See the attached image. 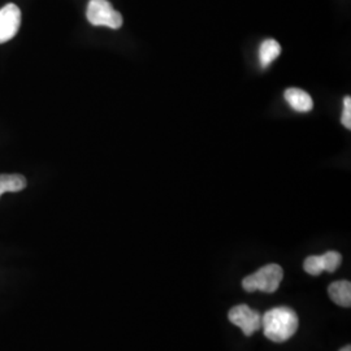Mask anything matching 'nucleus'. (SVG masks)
Wrapping results in <instances>:
<instances>
[{
  "instance_id": "obj_10",
  "label": "nucleus",
  "mask_w": 351,
  "mask_h": 351,
  "mask_svg": "<svg viewBox=\"0 0 351 351\" xmlns=\"http://www.w3.org/2000/svg\"><path fill=\"white\" fill-rule=\"evenodd\" d=\"M304 271L311 276H319L322 272H324V264L322 255H313L308 256L303 263Z\"/></svg>"
},
{
  "instance_id": "obj_7",
  "label": "nucleus",
  "mask_w": 351,
  "mask_h": 351,
  "mask_svg": "<svg viewBox=\"0 0 351 351\" xmlns=\"http://www.w3.org/2000/svg\"><path fill=\"white\" fill-rule=\"evenodd\" d=\"M328 294L330 300L339 304L341 307H350L351 306V284L350 281L341 280L332 282L328 288Z\"/></svg>"
},
{
  "instance_id": "obj_11",
  "label": "nucleus",
  "mask_w": 351,
  "mask_h": 351,
  "mask_svg": "<svg viewBox=\"0 0 351 351\" xmlns=\"http://www.w3.org/2000/svg\"><path fill=\"white\" fill-rule=\"evenodd\" d=\"M323 258V264H324V271L326 272H335L342 263V256L337 251H328L326 254L322 255Z\"/></svg>"
},
{
  "instance_id": "obj_13",
  "label": "nucleus",
  "mask_w": 351,
  "mask_h": 351,
  "mask_svg": "<svg viewBox=\"0 0 351 351\" xmlns=\"http://www.w3.org/2000/svg\"><path fill=\"white\" fill-rule=\"evenodd\" d=\"M339 351H351L350 345H348V346H345V348H342Z\"/></svg>"
},
{
  "instance_id": "obj_4",
  "label": "nucleus",
  "mask_w": 351,
  "mask_h": 351,
  "mask_svg": "<svg viewBox=\"0 0 351 351\" xmlns=\"http://www.w3.org/2000/svg\"><path fill=\"white\" fill-rule=\"evenodd\" d=\"M228 319L232 324L241 328L245 336H252L262 328V315L247 304H239L230 308Z\"/></svg>"
},
{
  "instance_id": "obj_1",
  "label": "nucleus",
  "mask_w": 351,
  "mask_h": 351,
  "mask_svg": "<svg viewBox=\"0 0 351 351\" xmlns=\"http://www.w3.org/2000/svg\"><path fill=\"white\" fill-rule=\"evenodd\" d=\"M264 336L274 342H285L298 329V316L289 307H276L262 316Z\"/></svg>"
},
{
  "instance_id": "obj_5",
  "label": "nucleus",
  "mask_w": 351,
  "mask_h": 351,
  "mask_svg": "<svg viewBox=\"0 0 351 351\" xmlns=\"http://www.w3.org/2000/svg\"><path fill=\"white\" fill-rule=\"evenodd\" d=\"M21 11L16 4L8 3L0 8V45L16 37L21 26Z\"/></svg>"
},
{
  "instance_id": "obj_9",
  "label": "nucleus",
  "mask_w": 351,
  "mask_h": 351,
  "mask_svg": "<svg viewBox=\"0 0 351 351\" xmlns=\"http://www.w3.org/2000/svg\"><path fill=\"white\" fill-rule=\"evenodd\" d=\"M27 185L23 175H0V197L4 193H17L24 190Z\"/></svg>"
},
{
  "instance_id": "obj_8",
  "label": "nucleus",
  "mask_w": 351,
  "mask_h": 351,
  "mask_svg": "<svg viewBox=\"0 0 351 351\" xmlns=\"http://www.w3.org/2000/svg\"><path fill=\"white\" fill-rule=\"evenodd\" d=\"M281 53V46L275 39H265L259 49V60L264 68L274 63Z\"/></svg>"
},
{
  "instance_id": "obj_2",
  "label": "nucleus",
  "mask_w": 351,
  "mask_h": 351,
  "mask_svg": "<svg viewBox=\"0 0 351 351\" xmlns=\"http://www.w3.org/2000/svg\"><path fill=\"white\" fill-rule=\"evenodd\" d=\"M284 278V271L278 264H267L258 269L255 274L245 277L242 287L246 291L261 290L263 293L276 291Z\"/></svg>"
},
{
  "instance_id": "obj_12",
  "label": "nucleus",
  "mask_w": 351,
  "mask_h": 351,
  "mask_svg": "<svg viewBox=\"0 0 351 351\" xmlns=\"http://www.w3.org/2000/svg\"><path fill=\"white\" fill-rule=\"evenodd\" d=\"M341 123L346 129H351V98L346 97L343 101V112L341 117Z\"/></svg>"
},
{
  "instance_id": "obj_6",
  "label": "nucleus",
  "mask_w": 351,
  "mask_h": 351,
  "mask_svg": "<svg viewBox=\"0 0 351 351\" xmlns=\"http://www.w3.org/2000/svg\"><path fill=\"white\" fill-rule=\"evenodd\" d=\"M285 99L289 106L297 112H310L314 108V101L308 93L297 88H290L285 91Z\"/></svg>"
},
{
  "instance_id": "obj_3",
  "label": "nucleus",
  "mask_w": 351,
  "mask_h": 351,
  "mask_svg": "<svg viewBox=\"0 0 351 351\" xmlns=\"http://www.w3.org/2000/svg\"><path fill=\"white\" fill-rule=\"evenodd\" d=\"M88 21L94 26H106L117 30L123 26V16L108 0H90L86 10Z\"/></svg>"
}]
</instances>
